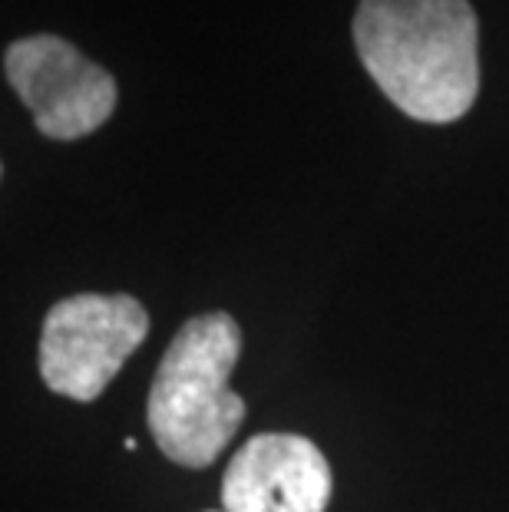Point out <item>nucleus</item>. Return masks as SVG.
<instances>
[{
  "label": "nucleus",
  "instance_id": "nucleus-1",
  "mask_svg": "<svg viewBox=\"0 0 509 512\" xmlns=\"http://www.w3.org/2000/svg\"><path fill=\"white\" fill-rule=\"evenodd\" d=\"M354 47L400 113L457 123L480 93V24L470 0H361Z\"/></svg>",
  "mask_w": 509,
  "mask_h": 512
},
{
  "label": "nucleus",
  "instance_id": "nucleus-2",
  "mask_svg": "<svg viewBox=\"0 0 509 512\" xmlns=\"http://www.w3.org/2000/svg\"><path fill=\"white\" fill-rule=\"evenodd\" d=\"M242 354V328L232 314L189 318L156 367L146 420L162 456L189 470L219 460L245 420V400L229 387Z\"/></svg>",
  "mask_w": 509,
  "mask_h": 512
},
{
  "label": "nucleus",
  "instance_id": "nucleus-3",
  "mask_svg": "<svg viewBox=\"0 0 509 512\" xmlns=\"http://www.w3.org/2000/svg\"><path fill=\"white\" fill-rule=\"evenodd\" d=\"M149 334V314L129 294H73L43 318L40 377L53 394L93 403Z\"/></svg>",
  "mask_w": 509,
  "mask_h": 512
},
{
  "label": "nucleus",
  "instance_id": "nucleus-4",
  "mask_svg": "<svg viewBox=\"0 0 509 512\" xmlns=\"http://www.w3.org/2000/svg\"><path fill=\"white\" fill-rule=\"evenodd\" d=\"M4 73L34 113V126L57 143L96 133L113 116L119 100L113 76L53 34L10 43L4 50Z\"/></svg>",
  "mask_w": 509,
  "mask_h": 512
},
{
  "label": "nucleus",
  "instance_id": "nucleus-5",
  "mask_svg": "<svg viewBox=\"0 0 509 512\" xmlns=\"http://www.w3.org/2000/svg\"><path fill=\"white\" fill-rule=\"evenodd\" d=\"M331 466L298 433H258L232 456L222 476L225 512H324Z\"/></svg>",
  "mask_w": 509,
  "mask_h": 512
}]
</instances>
